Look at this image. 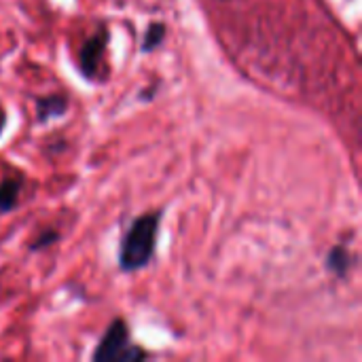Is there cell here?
I'll use <instances>...</instances> for the list:
<instances>
[{
  "label": "cell",
  "instance_id": "1",
  "mask_svg": "<svg viewBox=\"0 0 362 362\" xmlns=\"http://www.w3.org/2000/svg\"><path fill=\"white\" fill-rule=\"evenodd\" d=\"M159 227V214L151 212L140 218H136L129 227V231L123 238L119 263L123 272H136L144 267L155 250V238Z\"/></svg>",
  "mask_w": 362,
  "mask_h": 362
},
{
  "label": "cell",
  "instance_id": "9",
  "mask_svg": "<svg viewBox=\"0 0 362 362\" xmlns=\"http://www.w3.org/2000/svg\"><path fill=\"white\" fill-rule=\"evenodd\" d=\"M4 119H6V117H4V110L0 108V132H2V127H4Z\"/></svg>",
  "mask_w": 362,
  "mask_h": 362
},
{
  "label": "cell",
  "instance_id": "8",
  "mask_svg": "<svg viewBox=\"0 0 362 362\" xmlns=\"http://www.w3.org/2000/svg\"><path fill=\"white\" fill-rule=\"evenodd\" d=\"M53 240H57V233H53V231H49L42 240H38L32 248H45V246H49V242H53Z\"/></svg>",
  "mask_w": 362,
  "mask_h": 362
},
{
  "label": "cell",
  "instance_id": "5",
  "mask_svg": "<svg viewBox=\"0 0 362 362\" xmlns=\"http://www.w3.org/2000/svg\"><path fill=\"white\" fill-rule=\"evenodd\" d=\"M66 110V98L64 95H47L38 100V119L47 121L51 117H57Z\"/></svg>",
  "mask_w": 362,
  "mask_h": 362
},
{
  "label": "cell",
  "instance_id": "3",
  "mask_svg": "<svg viewBox=\"0 0 362 362\" xmlns=\"http://www.w3.org/2000/svg\"><path fill=\"white\" fill-rule=\"evenodd\" d=\"M106 40H108V34L104 28H100L81 49V68L87 76H95L98 74V68L102 64V57H104V51H106Z\"/></svg>",
  "mask_w": 362,
  "mask_h": 362
},
{
  "label": "cell",
  "instance_id": "2",
  "mask_svg": "<svg viewBox=\"0 0 362 362\" xmlns=\"http://www.w3.org/2000/svg\"><path fill=\"white\" fill-rule=\"evenodd\" d=\"M127 325L123 320H115L110 325V329L106 331L104 339L100 341L93 358L95 361H110V358H119V361H138V358H144L146 354L127 346Z\"/></svg>",
  "mask_w": 362,
  "mask_h": 362
},
{
  "label": "cell",
  "instance_id": "6",
  "mask_svg": "<svg viewBox=\"0 0 362 362\" xmlns=\"http://www.w3.org/2000/svg\"><path fill=\"white\" fill-rule=\"evenodd\" d=\"M327 267L331 272H335L337 276H344L348 272V267H350V252H348V248L335 246L329 252V257H327Z\"/></svg>",
  "mask_w": 362,
  "mask_h": 362
},
{
  "label": "cell",
  "instance_id": "4",
  "mask_svg": "<svg viewBox=\"0 0 362 362\" xmlns=\"http://www.w3.org/2000/svg\"><path fill=\"white\" fill-rule=\"evenodd\" d=\"M21 180L19 178H6L0 182V212H8L19 197Z\"/></svg>",
  "mask_w": 362,
  "mask_h": 362
},
{
  "label": "cell",
  "instance_id": "7",
  "mask_svg": "<svg viewBox=\"0 0 362 362\" xmlns=\"http://www.w3.org/2000/svg\"><path fill=\"white\" fill-rule=\"evenodd\" d=\"M163 36H165V25H163V23H151L148 30H146V34H144L142 49H144V51H153L155 47L161 45Z\"/></svg>",
  "mask_w": 362,
  "mask_h": 362
}]
</instances>
